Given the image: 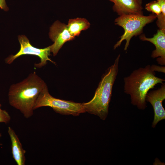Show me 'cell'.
<instances>
[{"mask_svg":"<svg viewBox=\"0 0 165 165\" xmlns=\"http://www.w3.org/2000/svg\"><path fill=\"white\" fill-rule=\"evenodd\" d=\"M46 85L35 72L30 74L22 81L10 86L8 94L9 104L25 118L31 117L36 101Z\"/></svg>","mask_w":165,"mask_h":165,"instance_id":"1","label":"cell"},{"mask_svg":"<svg viewBox=\"0 0 165 165\" xmlns=\"http://www.w3.org/2000/svg\"><path fill=\"white\" fill-rule=\"evenodd\" d=\"M123 80L124 93L130 96L131 104L142 110L147 107L146 97L149 90L165 81L156 76L150 65L134 70Z\"/></svg>","mask_w":165,"mask_h":165,"instance_id":"2","label":"cell"},{"mask_svg":"<svg viewBox=\"0 0 165 165\" xmlns=\"http://www.w3.org/2000/svg\"><path fill=\"white\" fill-rule=\"evenodd\" d=\"M120 56L119 54L114 64L102 75L93 98L83 103L86 112L97 116L103 120H105L108 114L113 87L119 71Z\"/></svg>","mask_w":165,"mask_h":165,"instance_id":"3","label":"cell"},{"mask_svg":"<svg viewBox=\"0 0 165 165\" xmlns=\"http://www.w3.org/2000/svg\"><path fill=\"white\" fill-rule=\"evenodd\" d=\"M156 18V15L153 14L148 16H145L143 14H126L119 16L115 19V24L123 28L124 33L120 37V40L114 45V49L119 46L122 42L126 40L124 50L126 51L131 38L141 33L143 28Z\"/></svg>","mask_w":165,"mask_h":165,"instance_id":"4","label":"cell"},{"mask_svg":"<svg viewBox=\"0 0 165 165\" xmlns=\"http://www.w3.org/2000/svg\"><path fill=\"white\" fill-rule=\"evenodd\" d=\"M44 106L50 107L56 112L63 115L77 116L86 112L83 103L60 99L52 96L49 92L46 85L39 94L34 109Z\"/></svg>","mask_w":165,"mask_h":165,"instance_id":"5","label":"cell"},{"mask_svg":"<svg viewBox=\"0 0 165 165\" xmlns=\"http://www.w3.org/2000/svg\"><path fill=\"white\" fill-rule=\"evenodd\" d=\"M18 40L20 44V50L16 54L11 55L7 57L6 60V63L11 64L20 56L28 54L36 56L40 58V62L35 64L34 66L36 68H42L46 64L48 61L56 64L49 57L51 55L50 46L43 49L36 48L31 45L29 39L24 35H19Z\"/></svg>","mask_w":165,"mask_h":165,"instance_id":"6","label":"cell"},{"mask_svg":"<svg viewBox=\"0 0 165 165\" xmlns=\"http://www.w3.org/2000/svg\"><path fill=\"white\" fill-rule=\"evenodd\" d=\"M50 38L54 43L50 46L51 52L56 56L66 42L75 39L69 32L67 25L59 21L55 22L50 28Z\"/></svg>","mask_w":165,"mask_h":165,"instance_id":"7","label":"cell"},{"mask_svg":"<svg viewBox=\"0 0 165 165\" xmlns=\"http://www.w3.org/2000/svg\"><path fill=\"white\" fill-rule=\"evenodd\" d=\"M165 99V83L162 84L160 88L147 93L146 101L152 106L154 112V118L152 127L155 128L160 121L165 119V110L162 105V102Z\"/></svg>","mask_w":165,"mask_h":165,"instance_id":"8","label":"cell"},{"mask_svg":"<svg viewBox=\"0 0 165 165\" xmlns=\"http://www.w3.org/2000/svg\"><path fill=\"white\" fill-rule=\"evenodd\" d=\"M140 39L144 41L150 42L155 45L156 49L152 53L151 57L153 58H157L156 61L161 65H165V31L157 30L153 37L147 38L144 34L140 36Z\"/></svg>","mask_w":165,"mask_h":165,"instance_id":"9","label":"cell"},{"mask_svg":"<svg viewBox=\"0 0 165 165\" xmlns=\"http://www.w3.org/2000/svg\"><path fill=\"white\" fill-rule=\"evenodd\" d=\"M114 3L113 11L120 16L130 14H143L142 0H108Z\"/></svg>","mask_w":165,"mask_h":165,"instance_id":"10","label":"cell"},{"mask_svg":"<svg viewBox=\"0 0 165 165\" xmlns=\"http://www.w3.org/2000/svg\"><path fill=\"white\" fill-rule=\"evenodd\" d=\"M8 133L11 141L12 153L13 158L17 165H25L26 151L23 148L14 131L10 127L8 128Z\"/></svg>","mask_w":165,"mask_h":165,"instance_id":"11","label":"cell"},{"mask_svg":"<svg viewBox=\"0 0 165 165\" xmlns=\"http://www.w3.org/2000/svg\"><path fill=\"white\" fill-rule=\"evenodd\" d=\"M90 24L86 19L80 18L70 19L67 25L68 30L73 36H78L81 31L88 29Z\"/></svg>","mask_w":165,"mask_h":165,"instance_id":"12","label":"cell"},{"mask_svg":"<svg viewBox=\"0 0 165 165\" xmlns=\"http://www.w3.org/2000/svg\"><path fill=\"white\" fill-rule=\"evenodd\" d=\"M145 9L148 12H151L156 16L162 13L161 7L157 0L152 1L146 4Z\"/></svg>","mask_w":165,"mask_h":165,"instance_id":"13","label":"cell"},{"mask_svg":"<svg viewBox=\"0 0 165 165\" xmlns=\"http://www.w3.org/2000/svg\"><path fill=\"white\" fill-rule=\"evenodd\" d=\"M10 117L9 113L5 110L0 109V123H8L10 120Z\"/></svg>","mask_w":165,"mask_h":165,"instance_id":"14","label":"cell"},{"mask_svg":"<svg viewBox=\"0 0 165 165\" xmlns=\"http://www.w3.org/2000/svg\"><path fill=\"white\" fill-rule=\"evenodd\" d=\"M151 66L152 69L155 72L157 71L164 73L165 72V66H160L156 65H152Z\"/></svg>","mask_w":165,"mask_h":165,"instance_id":"15","label":"cell"},{"mask_svg":"<svg viewBox=\"0 0 165 165\" xmlns=\"http://www.w3.org/2000/svg\"><path fill=\"white\" fill-rule=\"evenodd\" d=\"M0 8L4 11H7L9 10L5 0H0Z\"/></svg>","mask_w":165,"mask_h":165,"instance_id":"16","label":"cell"},{"mask_svg":"<svg viewBox=\"0 0 165 165\" xmlns=\"http://www.w3.org/2000/svg\"><path fill=\"white\" fill-rule=\"evenodd\" d=\"M1 136H2V134H1V133H0V138H1ZM2 145V144L1 143H0V145Z\"/></svg>","mask_w":165,"mask_h":165,"instance_id":"17","label":"cell"},{"mask_svg":"<svg viewBox=\"0 0 165 165\" xmlns=\"http://www.w3.org/2000/svg\"><path fill=\"white\" fill-rule=\"evenodd\" d=\"M1 104H0V109H1Z\"/></svg>","mask_w":165,"mask_h":165,"instance_id":"18","label":"cell"}]
</instances>
